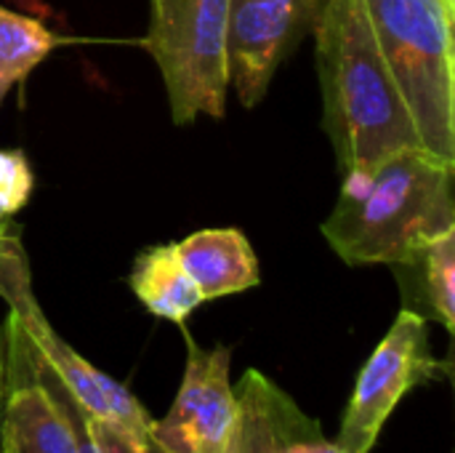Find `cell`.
Instances as JSON below:
<instances>
[{
  "instance_id": "6da1fadb",
  "label": "cell",
  "mask_w": 455,
  "mask_h": 453,
  "mask_svg": "<svg viewBox=\"0 0 455 453\" xmlns=\"http://www.w3.org/2000/svg\"><path fill=\"white\" fill-rule=\"evenodd\" d=\"M312 32L323 128L339 168H368L400 150L421 147L363 0H323Z\"/></svg>"
},
{
  "instance_id": "7a4b0ae2",
  "label": "cell",
  "mask_w": 455,
  "mask_h": 453,
  "mask_svg": "<svg viewBox=\"0 0 455 453\" xmlns=\"http://www.w3.org/2000/svg\"><path fill=\"white\" fill-rule=\"evenodd\" d=\"M453 176V163L421 147L347 171L323 238L349 267H392L455 230Z\"/></svg>"
},
{
  "instance_id": "3957f363",
  "label": "cell",
  "mask_w": 455,
  "mask_h": 453,
  "mask_svg": "<svg viewBox=\"0 0 455 453\" xmlns=\"http://www.w3.org/2000/svg\"><path fill=\"white\" fill-rule=\"evenodd\" d=\"M421 147L455 166V0H363Z\"/></svg>"
},
{
  "instance_id": "277c9868",
  "label": "cell",
  "mask_w": 455,
  "mask_h": 453,
  "mask_svg": "<svg viewBox=\"0 0 455 453\" xmlns=\"http://www.w3.org/2000/svg\"><path fill=\"white\" fill-rule=\"evenodd\" d=\"M227 11L229 0H152L149 29L139 40L155 59L176 125L227 107Z\"/></svg>"
},
{
  "instance_id": "5b68a950",
  "label": "cell",
  "mask_w": 455,
  "mask_h": 453,
  "mask_svg": "<svg viewBox=\"0 0 455 453\" xmlns=\"http://www.w3.org/2000/svg\"><path fill=\"white\" fill-rule=\"evenodd\" d=\"M19 235L21 230L13 219L0 222V299L8 304V312L19 320L43 363L64 382V387L91 417L109 419L128 430L133 438L152 443L155 419L147 414L139 398L99 371L93 363H88L77 350H72L43 315L32 291L29 259Z\"/></svg>"
},
{
  "instance_id": "8992f818",
  "label": "cell",
  "mask_w": 455,
  "mask_h": 453,
  "mask_svg": "<svg viewBox=\"0 0 455 453\" xmlns=\"http://www.w3.org/2000/svg\"><path fill=\"white\" fill-rule=\"evenodd\" d=\"M448 376L451 360H437L432 355L429 320L411 310H400L357 376L336 435L339 449L371 453L384 425L411 390Z\"/></svg>"
},
{
  "instance_id": "52a82bcc",
  "label": "cell",
  "mask_w": 455,
  "mask_h": 453,
  "mask_svg": "<svg viewBox=\"0 0 455 453\" xmlns=\"http://www.w3.org/2000/svg\"><path fill=\"white\" fill-rule=\"evenodd\" d=\"M181 387L168 414L152 422V441L163 453H229L237 400L229 379L232 350L200 347L187 331Z\"/></svg>"
},
{
  "instance_id": "ba28073f",
  "label": "cell",
  "mask_w": 455,
  "mask_h": 453,
  "mask_svg": "<svg viewBox=\"0 0 455 453\" xmlns=\"http://www.w3.org/2000/svg\"><path fill=\"white\" fill-rule=\"evenodd\" d=\"M323 0H229L227 11V67L229 83L243 107L253 109L269 83L312 29Z\"/></svg>"
},
{
  "instance_id": "9c48e42d",
  "label": "cell",
  "mask_w": 455,
  "mask_h": 453,
  "mask_svg": "<svg viewBox=\"0 0 455 453\" xmlns=\"http://www.w3.org/2000/svg\"><path fill=\"white\" fill-rule=\"evenodd\" d=\"M0 453H75L69 425L37 376L32 342L11 312L0 328Z\"/></svg>"
},
{
  "instance_id": "30bf717a",
  "label": "cell",
  "mask_w": 455,
  "mask_h": 453,
  "mask_svg": "<svg viewBox=\"0 0 455 453\" xmlns=\"http://www.w3.org/2000/svg\"><path fill=\"white\" fill-rule=\"evenodd\" d=\"M232 387L237 422L229 453H347L267 374L248 368Z\"/></svg>"
},
{
  "instance_id": "8fae6325",
  "label": "cell",
  "mask_w": 455,
  "mask_h": 453,
  "mask_svg": "<svg viewBox=\"0 0 455 453\" xmlns=\"http://www.w3.org/2000/svg\"><path fill=\"white\" fill-rule=\"evenodd\" d=\"M173 248L205 302L243 294L261 283L256 251L235 227L192 232Z\"/></svg>"
},
{
  "instance_id": "7c38bea8",
  "label": "cell",
  "mask_w": 455,
  "mask_h": 453,
  "mask_svg": "<svg viewBox=\"0 0 455 453\" xmlns=\"http://www.w3.org/2000/svg\"><path fill=\"white\" fill-rule=\"evenodd\" d=\"M403 310L440 323L448 334L455 328V230L437 235L416 248L408 259L392 264Z\"/></svg>"
},
{
  "instance_id": "4fadbf2b",
  "label": "cell",
  "mask_w": 455,
  "mask_h": 453,
  "mask_svg": "<svg viewBox=\"0 0 455 453\" xmlns=\"http://www.w3.org/2000/svg\"><path fill=\"white\" fill-rule=\"evenodd\" d=\"M128 288L149 315L176 326H184L187 318L205 302L200 288L181 267L173 243L144 248L133 259Z\"/></svg>"
},
{
  "instance_id": "5bb4252c",
  "label": "cell",
  "mask_w": 455,
  "mask_h": 453,
  "mask_svg": "<svg viewBox=\"0 0 455 453\" xmlns=\"http://www.w3.org/2000/svg\"><path fill=\"white\" fill-rule=\"evenodd\" d=\"M56 45L59 37L43 21L0 5V88L21 83Z\"/></svg>"
},
{
  "instance_id": "9a60e30c",
  "label": "cell",
  "mask_w": 455,
  "mask_h": 453,
  "mask_svg": "<svg viewBox=\"0 0 455 453\" xmlns=\"http://www.w3.org/2000/svg\"><path fill=\"white\" fill-rule=\"evenodd\" d=\"M35 176L21 150H0V222L13 219L29 200Z\"/></svg>"
},
{
  "instance_id": "2e32d148",
  "label": "cell",
  "mask_w": 455,
  "mask_h": 453,
  "mask_svg": "<svg viewBox=\"0 0 455 453\" xmlns=\"http://www.w3.org/2000/svg\"><path fill=\"white\" fill-rule=\"evenodd\" d=\"M88 427H91V435H93L99 453H163L155 446V441L144 443L109 419H99V417L88 414Z\"/></svg>"
},
{
  "instance_id": "e0dca14e",
  "label": "cell",
  "mask_w": 455,
  "mask_h": 453,
  "mask_svg": "<svg viewBox=\"0 0 455 453\" xmlns=\"http://www.w3.org/2000/svg\"><path fill=\"white\" fill-rule=\"evenodd\" d=\"M0 411H3V360H0Z\"/></svg>"
},
{
  "instance_id": "ac0fdd59",
  "label": "cell",
  "mask_w": 455,
  "mask_h": 453,
  "mask_svg": "<svg viewBox=\"0 0 455 453\" xmlns=\"http://www.w3.org/2000/svg\"><path fill=\"white\" fill-rule=\"evenodd\" d=\"M5 93H8V91H3V88H0V101L5 99Z\"/></svg>"
}]
</instances>
